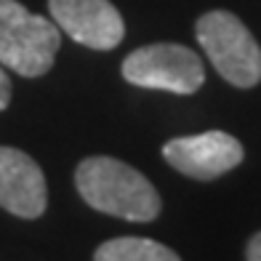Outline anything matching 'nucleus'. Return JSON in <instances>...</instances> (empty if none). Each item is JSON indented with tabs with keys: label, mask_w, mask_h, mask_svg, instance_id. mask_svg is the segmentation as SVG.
<instances>
[{
	"label": "nucleus",
	"mask_w": 261,
	"mask_h": 261,
	"mask_svg": "<svg viewBox=\"0 0 261 261\" xmlns=\"http://www.w3.org/2000/svg\"><path fill=\"white\" fill-rule=\"evenodd\" d=\"M243 144L224 130H205L197 136H179L163 147V158L189 179L211 181L243 163Z\"/></svg>",
	"instance_id": "5"
},
{
	"label": "nucleus",
	"mask_w": 261,
	"mask_h": 261,
	"mask_svg": "<svg viewBox=\"0 0 261 261\" xmlns=\"http://www.w3.org/2000/svg\"><path fill=\"white\" fill-rule=\"evenodd\" d=\"M62 45L56 21L27 11L19 0H0V64L21 77H40Z\"/></svg>",
	"instance_id": "2"
},
{
	"label": "nucleus",
	"mask_w": 261,
	"mask_h": 261,
	"mask_svg": "<svg viewBox=\"0 0 261 261\" xmlns=\"http://www.w3.org/2000/svg\"><path fill=\"white\" fill-rule=\"evenodd\" d=\"M93 261H181L171 248L147 237H115L96 248Z\"/></svg>",
	"instance_id": "8"
},
{
	"label": "nucleus",
	"mask_w": 261,
	"mask_h": 261,
	"mask_svg": "<svg viewBox=\"0 0 261 261\" xmlns=\"http://www.w3.org/2000/svg\"><path fill=\"white\" fill-rule=\"evenodd\" d=\"M123 77L139 88H158L171 93H195L205 80L200 56L179 43L141 45L123 62Z\"/></svg>",
	"instance_id": "4"
},
{
	"label": "nucleus",
	"mask_w": 261,
	"mask_h": 261,
	"mask_svg": "<svg viewBox=\"0 0 261 261\" xmlns=\"http://www.w3.org/2000/svg\"><path fill=\"white\" fill-rule=\"evenodd\" d=\"M8 101H11V80L6 75L3 64H0V110H6Z\"/></svg>",
	"instance_id": "9"
},
{
	"label": "nucleus",
	"mask_w": 261,
	"mask_h": 261,
	"mask_svg": "<svg viewBox=\"0 0 261 261\" xmlns=\"http://www.w3.org/2000/svg\"><path fill=\"white\" fill-rule=\"evenodd\" d=\"M75 184L91 208L128 221H152L160 213V195L144 173L115 158H88L77 165Z\"/></svg>",
	"instance_id": "1"
},
{
	"label": "nucleus",
	"mask_w": 261,
	"mask_h": 261,
	"mask_svg": "<svg viewBox=\"0 0 261 261\" xmlns=\"http://www.w3.org/2000/svg\"><path fill=\"white\" fill-rule=\"evenodd\" d=\"M48 11L59 30L93 51H112L125 35L120 11L110 0H48Z\"/></svg>",
	"instance_id": "6"
},
{
	"label": "nucleus",
	"mask_w": 261,
	"mask_h": 261,
	"mask_svg": "<svg viewBox=\"0 0 261 261\" xmlns=\"http://www.w3.org/2000/svg\"><path fill=\"white\" fill-rule=\"evenodd\" d=\"M245 261H261V232L251 237V243L245 248Z\"/></svg>",
	"instance_id": "10"
},
{
	"label": "nucleus",
	"mask_w": 261,
	"mask_h": 261,
	"mask_svg": "<svg viewBox=\"0 0 261 261\" xmlns=\"http://www.w3.org/2000/svg\"><path fill=\"white\" fill-rule=\"evenodd\" d=\"M48 205V189L40 165L27 152L0 147V208L19 219H38Z\"/></svg>",
	"instance_id": "7"
},
{
	"label": "nucleus",
	"mask_w": 261,
	"mask_h": 261,
	"mask_svg": "<svg viewBox=\"0 0 261 261\" xmlns=\"http://www.w3.org/2000/svg\"><path fill=\"white\" fill-rule=\"evenodd\" d=\"M195 35L216 72L237 88L261 80V48L240 19L229 11H208L197 19Z\"/></svg>",
	"instance_id": "3"
}]
</instances>
